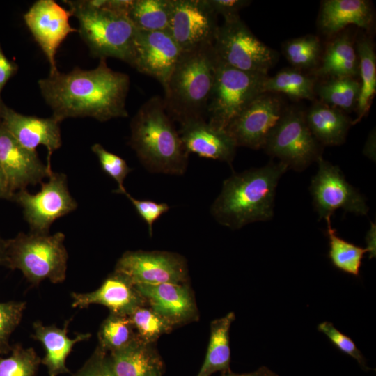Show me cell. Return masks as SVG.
Returning <instances> with one entry per match:
<instances>
[{"label":"cell","mask_w":376,"mask_h":376,"mask_svg":"<svg viewBox=\"0 0 376 376\" xmlns=\"http://www.w3.org/2000/svg\"><path fill=\"white\" fill-rule=\"evenodd\" d=\"M127 75L108 67L106 58L92 70H58L38 81L42 97L58 122L68 118L91 117L104 122L128 116Z\"/></svg>","instance_id":"cell-1"},{"label":"cell","mask_w":376,"mask_h":376,"mask_svg":"<svg viewBox=\"0 0 376 376\" xmlns=\"http://www.w3.org/2000/svg\"><path fill=\"white\" fill-rule=\"evenodd\" d=\"M288 169L280 162H270L263 167L234 173L223 182L221 192L211 205V214L218 223L233 230L272 219L276 187Z\"/></svg>","instance_id":"cell-2"},{"label":"cell","mask_w":376,"mask_h":376,"mask_svg":"<svg viewBox=\"0 0 376 376\" xmlns=\"http://www.w3.org/2000/svg\"><path fill=\"white\" fill-rule=\"evenodd\" d=\"M130 143L150 172L181 175L187 170L189 153L161 97L148 100L134 115Z\"/></svg>","instance_id":"cell-3"},{"label":"cell","mask_w":376,"mask_h":376,"mask_svg":"<svg viewBox=\"0 0 376 376\" xmlns=\"http://www.w3.org/2000/svg\"><path fill=\"white\" fill-rule=\"evenodd\" d=\"M217 63L212 44L182 52L163 87L164 104L173 121L207 120Z\"/></svg>","instance_id":"cell-4"},{"label":"cell","mask_w":376,"mask_h":376,"mask_svg":"<svg viewBox=\"0 0 376 376\" xmlns=\"http://www.w3.org/2000/svg\"><path fill=\"white\" fill-rule=\"evenodd\" d=\"M79 24L81 38L95 56L129 64L136 29L127 15L109 9L106 0L64 1Z\"/></svg>","instance_id":"cell-5"},{"label":"cell","mask_w":376,"mask_h":376,"mask_svg":"<svg viewBox=\"0 0 376 376\" xmlns=\"http://www.w3.org/2000/svg\"><path fill=\"white\" fill-rule=\"evenodd\" d=\"M65 235L19 233L6 240L5 266L22 272L27 281L38 285L45 279L63 283L66 278L68 254Z\"/></svg>","instance_id":"cell-6"},{"label":"cell","mask_w":376,"mask_h":376,"mask_svg":"<svg viewBox=\"0 0 376 376\" xmlns=\"http://www.w3.org/2000/svg\"><path fill=\"white\" fill-rule=\"evenodd\" d=\"M267 77L245 72L218 61L207 107V123L226 130L253 99L264 93L263 83Z\"/></svg>","instance_id":"cell-7"},{"label":"cell","mask_w":376,"mask_h":376,"mask_svg":"<svg viewBox=\"0 0 376 376\" xmlns=\"http://www.w3.org/2000/svg\"><path fill=\"white\" fill-rule=\"evenodd\" d=\"M212 47L219 62L252 74L267 76L277 58L276 52L260 41L240 17L219 25Z\"/></svg>","instance_id":"cell-8"},{"label":"cell","mask_w":376,"mask_h":376,"mask_svg":"<svg viewBox=\"0 0 376 376\" xmlns=\"http://www.w3.org/2000/svg\"><path fill=\"white\" fill-rule=\"evenodd\" d=\"M263 149L295 171H303L322 157L320 144L310 131L305 115L295 109L285 111Z\"/></svg>","instance_id":"cell-9"},{"label":"cell","mask_w":376,"mask_h":376,"mask_svg":"<svg viewBox=\"0 0 376 376\" xmlns=\"http://www.w3.org/2000/svg\"><path fill=\"white\" fill-rule=\"evenodd\" d=\"M48 178L47 182L41 183V189L36 194L24 189L16 191L13 196V201L23 209L30 232L34 233L49 234L54 221L77 207L68 190L66 175L52 171Z\"/></svg>","instance_id":"cell-10"},{"label":"cell","mask_w":376,"mask_h":376,"mask_svg":"<svg viewBox=\"0 0 376 376\" xmlns=\"http://www.w3.org/2000/svg\"><path fill=\"white\" fill-rule=\"evenodd\" d=\"M317 163L318 171L311 180L310 191L320 219L331 217L338 209L366 215L369 207L366 198L345 180L340 168L322 157Z\"/></svg>","instance_id":"cell-11"},{"label":"cell","mask_w":376,"mask_h":376,"mask_svg":"<svg viewBox=\"0 0 376 376\" xmlns=\"http://www.w3.org/2000/svg\"><path fill=\"white\" fill-rule=\"evenodd\" d=\"M114 271L125 275L134 285L188 281L184 257L164 251H127L118 260Z\"/></svg>","instance_id":"cell-12"},{"label":"cell","mask_w":376,"mask_h":376,"mask_svg":"<svg viewBox=\"0 0 376 376\" xmlns=\"http://www.w3.org/2000/svg\"><path fill=\"white\" fill-rule=\"evenodd\" d=\"M217 15L206 0H171L168 31L182 52L213 43Z\"/></svg>","instance_id":"cell-13"},{"label":"cell","mask_w":376,"mask_h":376,"mask_svg":"<svg viewBox=\"0 0 376 376\" xmlns=\"http://www.w3.org/2000/svg\"><path fill=\"white\" fill-rule=\"evenodd\" d=\"M284 112L278 97L264 93L253 99L228 125L226 131L237 147L263 148Z\"/></svg>","instance_id":"cell-14"},{"label":"cell","mask_w":376,"mask_h":376,"mask_svg":"<svg viewBox=\"0 0 376 376\" xmlns=\"http://www.w3.org/2000/svg\"><path fill=\"white\" fill-rule=\"evenodd\" d=\"M182 51L168 31L136 29L129 64L164 87Z\"/></svg>","instance_id":"cell-15"},{"label":"cell","mask_w":376,"mask_h":376,"mask_svg":"<svg viewBox=\"0 0 376 376\" xmlns=\"http://www.w3.org/2000/svg\"><path fill=\"white\" fill-rule=\"evenodd\" d=\"M70 13L53 0L36 1L24 15V22L44 52L49 74L58 71L55 56L63 41L76 29L70 26Z\"/></svg>","instance_id":"cell-16"},{"label":"cell","mask_w":376,"mask_h":376,"mask_svg":"<svg viewBox=\"0 0 376 376\" xmlns=\"http://www.w3.org/2000/svg\"><path fill=\"white\" fill-rule=\"evenodd\" d=\"M0 166L13 193L42 183L52 171L37 152L23 147L0 123Z\"/></svg>","instance_id":"cell-17"},{"label":"cell","mask_w":376,"mask_h":376,"mask_svg":"<svg viewBox=\"0 0 376 376\" xmlns=\"http://www.w3.org/2000/svg\"><path fill=\"white\" fill-rule=\"evenodd\" d=\"M0 121L4 128L28 150L36 151L42 145L48 151L47 166L51 168L52 153L62 144L60 122L52 116L39 118L16 112L0 101Z\"/></svg>","instance_id":"cell-18"},{"label":"cell","mask_w":376,"mask_h":376,"mask_svg":"<svg viewBox=\"0 0 376 376\" xmlns=\"http://www.w3.org/2000/svg\"><path fill=\"white\" fill-rule=\"evenodd\" d=\"M146 304L173 327L198 319V311L187 282L135 285Z\"/></svg>","instance_id":"cell-19"},{"label":"cell","mask_w":376,"mask_h":376,"mask_svg":"<svg viewBox=\"0 0 376 376\" xmlns=\"http://www.w3.org/2000/svg\"><path fill=\"white\" fill-rule=\"evenodd\" d=\"M71 298L73 308H86L92 304H100L107 307L110 313L123 315H130L146 305L136 285L125 275L115 271L95 290L72 292Z\"/></svg>","instance_id":"cell-20"},{"label":"cell","mask_w":376,"mask_h":376,"mask_svg":"<svg viewBox=\"0 0 376 376\" xmlns=\"http://www.w3.org/2000/svg\"><path fill=\"white\" fill-rule=\"evenodd\" d=\"M178 133L189 154L194 153L230 165L234 159L237 146L233 138L226 130L211 126L207 120H191L180 124Z\"/></svg>","instance_id":"cell-21"},{"label":"cell","mask_w":376,"mask_h":376,"mask_svg":"<svg viewBox=\"0 0 376 376\" xmlns=\"http://www.w3.org/2000/svg\"><path fill=\"white\" fill-rule=\"evenodd\" d=\"M71 319L67 320L62 328L55 324L44 325L40 321L33 324V334L31 337L39 341L45 350L41 359L49 376H58L70 373L66 366V359L73 347L78 343L88 340L90 333L79 334L74 338L68 336V328Z\"/></svg>","instance_id":"cell-22"},{"label":"cell","mask_w":376,"mask_h":376,"mask_svg":"<svg viewBox=\"0 0 376 376\" xmlns=\"http://www.w3.org/2000/svg\"><path fill=\"white\" fill-rule=\"evenodd\" d=\"M109 359L116 376H162L164 371L163 361L153 344L139 338L109 353Z\"/></svg>","instance_id":"cell-23"},{"label":"cell","mask_w":376,"mask_h":376,"mask_svg":"<svg viewBox=\"0 0 376 376\" xmlns=\"http://www.w3.org/2000/svg\"><path fill=\"white\" fill-rule=\"evenodd\" d=\"M372 19V10L366 1L327 0L322 3L319 26L324 35L331 36L349 24L368 29Z\"/></svg>","instance_id":"cell-24"},{"label":"cell","mask_w":376,"mask_h":376,"mask_svg":"<svg viewBox=\"0 0 376 376\" xmlns=\"http://www.w3.org/2000/svg\"><path fill=\"white\" fill-rule=\"evenodd\" d=\"M307 125L316 140L324 146L343 143L352 122L340 109L316 103L305 115Z\"/></svg>","instance_id":"cell-25"},{"label":"cell","mask_w":376,"mask_h":376,"mask_svg":"<svg viewBox=\"0 0 376 376\" xmlns=\"http://www.w3.org/2000/svg\"><path fill=\"white\" fill-rule=\"evenodd\" d=\"M235 315L230 312L210 323V336L204 362L196 376H210L230 370V329Z\"/></svg>","instance_id":"cell-26"},{"label":"cell","mask_w":376,"mask_h":376,"mask_svg":"<svg viewBox=\"0 0 376 376\" xmlns=\"http://www.w3.org/2000/svg\"><path fill=\"white\" fill-rule=\"evenodd\" d=\"M317 74L329 79L359 75V57L347 35L336 38L328 45Z\"/></svg>","instance_id":"cell-27"},{"label":"cell","mask_w":376,"mask_h":376,"mask_svg":"<svg viewBox=\"0 0 376 376\" xmlns=\"http://www.w3.org/2000/svg\"><path fill=\"white\" fill-rule=\"evenodd\" d=\"M357 52L361 82L357 102V118L352 125L358 123L367 113L376 93V56L371 42L361 38L357 42Z\"/></svg>","instance_id":"cell-28"},{"label":"cell","mask_w":376,"mask_h":376,"mask_svg":"<svg viewBox=\"0 0 376 376\" xmlns=\"http://www.w3.org/2000/svg\"><path fill=\"white\" fill-rule=\"evenodd\" d=\"M171 0H132L127 17L138 30L167 31Z\"/></svg>","instance_id":"cell-29"},{"label":"cell","mask_w":376,"mask_h":376,"mask_svg":"<svg viewBox=\"0 0 376 376\" xmlns=\"http://www.w3.org/2000/svg\"><path fill=\"white\" fill-rule=\"evenodd\" d=\"M327 234L329 239V258L338 269L355 276L359 275L362 259L366 248H362L340 237L331 226V217H327Z\"/></svg>","instance_id":"cell-30"},{"label":"cell","mask_w":376,"mask_h":376,"mask_svg":"<svg viewBox=\"0 0 376 376\" xmlns=\"http://www.w3.org/2000/svg\"><path fill=\"white\" fill-rule=\"evenodd\" d=\"M314 80L295 69H285L274 77H267L263 83L264 93H281L297 99L313 100Z\"/></svg>","instance_id":"cell-31"},{"label":"cell","mask_w":376,"mask_h":376,"mask_svg":"<svg viewBox=\"0 0 376 376\" xmlns=\"http://www.w3.org/2000/svg\"><path fill=\"white\" fill-rule=\"evenodd\" d=\"M322 103L340 110H350L357 105L360 82L352 77L329 78L315 88Z\"/></svg>","instance_id":"cell-32"},{"label":"cell","mask_w":376,"mask_h":376,"mask_svg":"<svg viewBox=\"0 0 376 376\" xmlns=\"http://www.w3.org/2000/svg\"><path fill=\"white\" fill-rule=\"evenodd\" d=\"M98 345L107 352L121 350L137 338L128 315L109 313L97 332Z\"/></svg>","instance_id":"cell-33"},{"label":"cell","mask_w":376,"mask_h":376,"mask_svg":"<svg viewBox=\"0 0 376 376\" xmlns=\"http://www.w3.org/2000/svg\"><path fill=\"white\" fill-rule=\"evenodd\" d=\"M128 316L137 338L146 343L154 344L161 336L174 328L147 304L138 308Z\"/></svg>","instance_id":"cell-34"},{"label":"cell","mask_w":376,"mask_h":376,"mask_svg":"<svg viewBox=\"0 0 376 376\" xmlns=\"http://www.w3.org/2000/svg\"><path fill=\"white\" fill-rule=\"evenodd\" d=\"M320 49V40L313 35L290 40L283 47L286 58L297 68H310L316 65Z\"/></svg>","instance_id":"cell-35"},{"label":"cell","mask_w":376,"mask_h":376,"mask_svg":"<svg viewBox=\"0 0 376 376\" xmlns=\"http://www.w3.org/2000/svg\"><path fill=\"white\" fill-rule=\"evenodd\" d=\"M10 351L9 357H0V376H35L41 359L34 349L17 344Z\"/></svg>","instance_id":"cell-36"},{"label":"cell","mask_w":376,"mask_h":376,"mask_svg":"<svg viewBox=\"0 0 376 376\" xmlns=\"http://www.w3.org/2000/svg\"><path fill=\"white\" fill-rule=\"evenodd\" d=\"M97 156L102 170L118 184L116 193L125 195L127 192L123 185L124 180L132 171L120 157L107 150L102 145L95 143L91 147Z\"/></svg>","instance_id":"cell-37"},{"label":"cell","mask_w":376,"mask_h":376,"mask_svg":"<svg viewBox=\"0 0 376 376\" xmlns=\"http://www.w3.org/2000/svg\"><path fill=\"white\" fill-rule=\"evenodd\" d=\"M25 308L24 301L0 303V348L6 353L11 350L10 336L19 324Z\"/></svg>","instance_id":"cell-38"},{"label":"cell","mask_w":376,"mask_h":376,"mask_svg":"<svg viewBox=\"0 0 376 376\" xmlns=\"http://www.w3.org/2000/svg\"><path fill=\"white\" fill-rule=\"evenodd\" d=\"M318 329L323 333L338 350L357 360L363 369L366 370L369 369L366 365V359L353 340L338 331L331 322H323L318 324Z\"/></svg>","instance_id":"cell-39"},{"label":"cell","mask_w":376,"mask_h":376,"mask_svg":"<svg viewBox=\"0 0 376 376\" xmlns=\"http://www.w3.org/2000/svg\"><path fill=\"white\" fill-rule=\"evenodd\" d=\"M70 376H116L109 354L98 345L84 364Z\"/></svg>","instance_id":"cell-40"},{"label":"cell","mask_w":376,"mask_h":376,"mask_svg":"<svg viewBox=\"0 0 376 376\" xmlns=\"http://www.w3.org/2000/svg\"><path fill=\"white\" fill-rule=\"evenodd\" d=\"M126 197L135 207L137 213L147 224L148 233L152 235L153 224L164 213L167 212L170 207L166 203H157L150 200H139L127 193Z\"/></svg>","instance_id":"cell-41"},{"label":"cell","mask_w":376,"mask_h":376,"mask_svg":"<svg viewBox=\"0 0 376 376\" xmlns=\"http://www.w3.org/2000/svg\"><path fill=\"white\" fill-rule=\"evenodd\" d=\"M206 1L217 15L223 16L224 21L240 17V11L251 3L250 1L246 0H206Z\"/></svg>","instance_id":"cell-42"},{"label":"cell","mask_w":376,"mask_h":376,"mask_svg":"<svg viewBox=\"0 0 376 376\" xmlns=\"http://www.w3.org/2000/svg\"><path fill=\"white\" fill-rule=\"evenodd\" d=\"M16 70L17 65L6 56L0 45V93Z\"/></svg>","instance_id":"cell-43"},{"label":"cell","mask_w":376,"mask_h":376,"mask_svg":"<svg viewBox=\"0 0 376 376\" xmlns=\"http://www.w3.org/2000/svg\"><path fill=\"white\" fill-rule=\"evenodd\" d=\"M221 376H279L276 373L265 366H261L255 371L246 373H235L230 370L223 372Z\"/></svg>","instance_id":"cell-44"},{"label":"cell","mask_w":376,"mask_h":376,"mask_svg":"<svg viewBox=\"0 0 376 376\" xmlns=\"http://www.w3.org/2000/svg\"><path fill=\"white\" fill-rule=\"evenodd\" d=\"M14 194L11 191L6 175L0 166V198L13 201Z\"/></svg>","instance_id":"cell-45"},{"label":"cell","mask_w":376,"mask_h":376,"mask_svg":"<svg viewBox=\"0 0 376 376\" xmlns=\"http://www.w3.org/2000/svg\"><path fill=\"white\" fill-rule=\"evenodd\" d=\"M375 224L371 223L370 229L367 233L366 242L370 258L375 256Z\"/></svg>","instance_id":"cell-46"},{"label":"cell","mask_w":376,"mask_h":376,"mask_svg":"<svg viewBox=\"0 0 376 376\" xmlns=\"http://www.w3.org/2000/svg\"><path fill=\"white\" fill-rule=\"evenodd\" d=\"M6 262V240L0 237V265H5Z\"/></svg>","instance_id":"cell-47"},{"label":"cell","mask_w":376,"mask_h":376,"mask_svg":"<svg viewBox=\"0 0 376 376\" xmlns=\"http://www.w3.org/2000/svg\"><path fill=\"white\" fill-rule=\"evenodd\" d=\"M6 354V352L4 350H3L2 349L0 348V354Z\"/></svg>","instance_id":"cell-48"},{"label":"cell","mask_w":376,"mask_h":376,"mask_svg":"<svg viewBox=\"0 0 376 376\" xmlns=\"http://www.w3.org/2000/svg\"><path fill=\"white\" fill-rule=\"evenodd\" d=\"M0 123H1V121H0Z\"/></svg>","instance_id":"cell-49"}]
</instances>
